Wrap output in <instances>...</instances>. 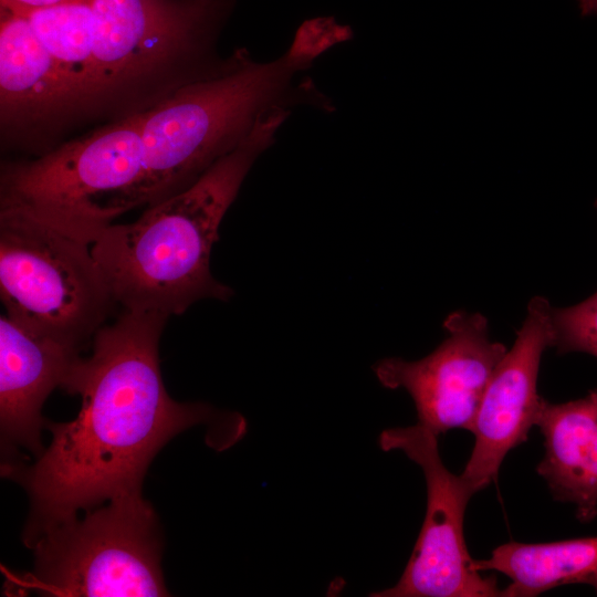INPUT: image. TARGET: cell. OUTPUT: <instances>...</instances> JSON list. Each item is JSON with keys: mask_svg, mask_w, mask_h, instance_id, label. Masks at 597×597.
<instances>
[{"mask_svg": "<svg viewBox=\"0 0 597 597\" xmlns=\"http://www.w3.org/2000/svg\"><path fill=\"white\" fill-rule=\"evenodd\" d=\"M553 347L552 306L535 296L526 317L481 399L471 432L474 446L461 480L474 495L498 476L509 451L527 440L535 426L542 397L537 394L541 358Z\"/></svg>", "mask_w": 597, "mask_h": 597, "instance_id": "obj_10", "label": "cell"}, {"mask_svg": "<svg viewBox=\"0 0 597 597\" xmlns=\"http://www.w3.org/2000/svg\"><path fill=\"white\" fill-rule=\"evenodd\" d=\"M346 31L317 19L304 23L277 59L256 62L238 52L216 72L197 77L140 112L153 205L199 179L242 145L272 112L331 103L300 77Z\"/></svg>", "mask_w": 597, "mask_h": 597, "instance_id": "obj_2", "label": "cell"}, {"mask_svg": "<svg viewBox=\"0 0 597 597\" xmlns=\"http://www.w3.org/2000/svg\"><path fill=\"white\" fill-rule=\"evenodd\" d=\"M80 350L28 328L9 316L0 317V427L2 451L24 448L39 457L41 431L48 420L42 406L63 386Z\"/></svg>", "mask_w": 597, "mask_h": 597, "instance_id": "obj_11", "label": "cell"}, {"mask_svg": "<svg viewBox=\"0 0 597 597\" xmlns=\"http://www.w3.org/2000/svg\"><path fill=\"white\" fill-rule=\"evenodd\" d=\"M19 12L25 15L34 35L81 102L103 94L87 0H64L50 7Z\"/></svg>", "mask_w": 597, "mask_h": 597, "instance_id": "obj_15", "label": "cell"}, {"mask_svg": "<svg viewBox=\"0 0 597 597\" xmlns=\"http://www.w3.org/2000/svg\"><path fill=\"white\" fill-rule=\"evenodd\" d=\"M289 115L269 114L189 187L148 206L134 222L109 224L93 240L92 253L117 305L170 317L198 301L232 296L211 274L212 247L250 168Z\"/></svg>", "mask_w": 597, "mask_h": 597, "instance_id": "obj_3", "label": "cell"}, {"mask_svg": "<svg viewBox=\"0 0 597 597\" xmlns=\"http://www.w3.org/2000/svg\"><path fill=\"white\" fill-rule=\"evenodd\" d=\"M553 347L597 357V292L568 307L552 306Z\"/></svg>", "mask_w": 597, "mask_h": 597, "instance_id": "obj_16", "label": "cell"}, {"mask_svg": "<svg viewBox=\"0 0 597 597\" xmlns=\"http://www.w3.org/2000/svg\"><path fill=\"white\" fill-rule=\"evenodd\" d=\"M583 17L597 14V0H576Z\"/></svg>", "mask_w": 597, "mask_h": 597, "instance_id": "obj_18", "label": "cell"}, {"mask_svg": "<svg viewBox=\"0 0 597 597\" xmlns=\"http://www.w3.org/2000/svg\"><path fill=\"white\" fill-rule=\"evenodd\" d=\"M594 206H595V209L597 210V200L595 201Z\"/></svg>", "mask_w": 597, "mask_h": 597, "instance_id": "obj_19", "label": "cell"}, {"mask_svg": "<svg viewBox=\"0 0 597 597\" xmlns=\"http://www.w3.org/2000/svg\"><path fill=\"white\" fill-rule=\"evenodd\" d=\"M384 451H402L417 463L427 484V511L410 559L398 583L375 597H502L493 576L475 568L463 535V519L473 496L460 475L443 464L438 436L421 423L384 430Z\"/></svg>", "mask_w": 597, "mask_h": 597, "instance_id": "obj_7", "label": "cell"}, {"mask_svg": "<svg viewBox=\"0 0 597 597\" xmlns=\"http://www.w3.org/2000/svg\"><path fill=\"white\" fill-rule=\"evenodd\" d=\"M474 563L480 572L494 570L510 578L503 597H533L569 584L588 585L597 593V536L537 544L509 542Z\"/></svg>", "mask_w": 597, "mask_h": 597, "instance_id": "obj_14", "label": "cell"}, {"mask_svg": "<svg viewBox=\"0 0 597 597\" xmlns=\"http://www.w3.org/2000/svg\"><path fill=\"white\" fill-rule=\"evenodd\" d=\"M151 203L140 112L1 176L0 206L23 209L90 244L121 214Z\"/></svg>", "mask_w": 597, "mask_h": 597, "instance_id": "obj_4", "label": "cell"}, {"mask_svg": "<svg viewBox=\"0 0 597 597\" xmlns=\"http://www.w3.org/2000/svg\"><path fill=\"white\" fill-rule=\"evenodd\" d=\"M103 93L202 43L223 0H87Z\"/></svg>", "mask_w": 597, "mask_h": 597, "instance_id": "obj_9", "label": "cell"}, {"mask_svg": "<svg viewBox=\"0 0 597 597\" xmlns=\"http://www.w3.org/2000/svg\"><path fill=\"white\" fill-rule=\"evenodd\" d=\"M167 316L123 310L72 366L62 388L81 397L77 417L46 421L49 448L31 464L6 461L2 475L30 498L23 542L32 547L50 527L118 495L142 492L147 469L176 434L200 423L245 426L242 417L202 402H178L159 367Z\"/></svg>", "mask_w": 597, "mask_h": 597, "instance_id": "obj_1", "label": "cell"}, {"mask_svg": "<svg viewBox=\"0 0 597 597\" xmlns=\"http://www.w3.org/2000/svg\"><path fill=\"white\" fill-rule=\"evenodd\" d=\"M0 297L19 324L82 350L116 302L91 244L0 206Z\"/></svg>", "mask_w": 597, "mask_h": 597, "instance_id": "obj_5", "label": "cell"}, {"mask_svg": "<svg viewBox=\"0 0 597 597\" xmlns=\"http://www.w3.org/2000/svg\"><path fill=\"white\" fill-rule=\"evenodd\" d=\"M64 0H0V7L17 11L50 7Z\"/></svg>", "mask_w": 597, "mask_h": 597, "instance_id": "obj_17", "label": "cell"}, {"mask_svg": "<svg viewBox=\"0 0 597 597\" xmlns=\"http://www.w3.org/2000/svg\"><path fill=\"white\" fill-rule=\"evenodd\" d=\"M31 548L33 572L11 586L57 597L169 595L159 521L142 492L50 527Z\"/></svg>", "mask_w": 597, "mask_h": 597, "instance_id": "obj_6", "label": "cell"}, {"mask_svg": "<svg viewBox=\"0 0 597 597\" xmlns=\"http://www.w3.org/2000/svg\"><path fill=\"white\" fill-rule=\"evenodd\" d=\"M1 8L0 109L4 123L43 119L80 103L19 11Z\"/></svg>", "mask_w": 597, "mask_h": 597, "instance_id": "obj_13", "label": "cell"}, {"mask_svg": "<svg viewBox=\"0 0 597 597\" xmlns=\"http://www.w3.org/2000/svg\"><path fill=\"white\" fill-rule=\"evenodd\" d=\"M446 339L428 356L409 362L385 358L374 366L388 389H405L419 423L437 436L450 429L471 431L483 394L507 348L492 342L480 313L455 311L443 322Z\"/></svg>", "mask_w": 597, "mask_h": 597, "instance_id": "obj_8", "label": "cell"}, {"mask_svg": "<svg viewBox=\"0 0 597 597\" xmlns=\"http://www.w3.org/2000/svg\"><path fill=\"white\" fill-rule=\"evenodd\" d=\"M535 426L545 454L536 467L553 498L572 503L582 523L597 515V389L562 404L542 399Z\"/></svg>", "mask_w": 597, "mask_h": 597, "instance_id": "obj_12", "label": "cell"}]
</instances>
